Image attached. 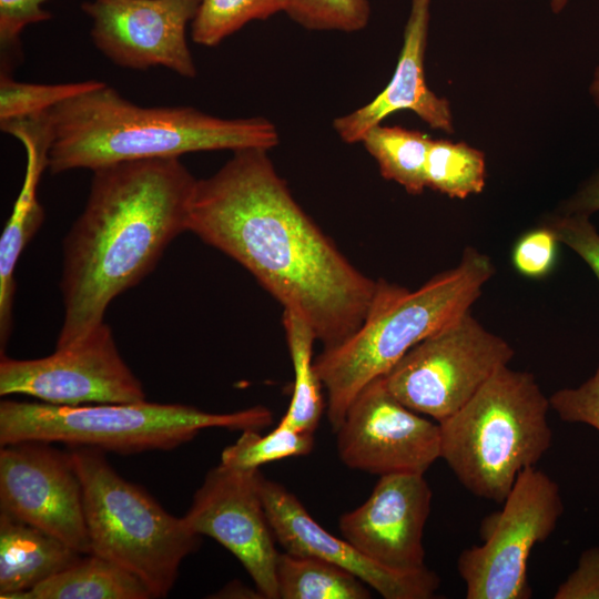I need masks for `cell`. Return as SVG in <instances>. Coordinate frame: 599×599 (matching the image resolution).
I'll use <instances>...</instances> for the list:
<instances>
[{
	"label": "cell",
	"instance_id": "7a4b0ae2",
	"mask_svg": "<svg viewBox=\"0 0 599 599\" xmlns=\"http://www.w3.org/2000/svg\"><path fill=\"white\" fill-rule=\"evenodd\" d=\"M92 172L84 210L63 243L64 315L55 347L103 323L109 304L187 231L197 182L180 158L120 162Z\"/></svg>",
	"mask_w": 599,
	"mask_h": 599
},
{
	"label": "cell",
	"instance_id": "83f0119b",
	"mask_svg": "<svg viewBox=\"0 0 599 599\" xmlns=\"http://www.w3.org/2000/svg\"><path fill=\"white\" fill-rule=\"evenodd\" d=\"M285 13L309 31L357 32L370 19L369 0H287Z\"/></svg>",
	"mask_w": 599,
	"mask_h": 599
},
{
	"label": "cell",
	"instance_id": "44dd1931",
	"mask_svg": "<svg viewBox=\"0 0 599 599\" xmlns=\"http://www.w3.org/2000/svg\"><path fill=\"white\" fill-rule=\"evenodd\" d=\"M278 599H367V585L352 572L323 559L280 552Z\"/></svg>",
	"mask_w": 599,
	"mask_h": 599
},
{
	"label": "cell",
	"instance_id": "cb8c5ba5",
	"mask_svg": "<svg viewBox=\"0 0 599 599\" xmlns=\"http://www.w3.org/2000/svg\"><path fill=\"white\" fill-rule=\"evenodd\" d=\"M425 179L426 187L449 197L478 194L486 183L485 155L464 142L432 140Z\"/></svg>",
	"mask_w": 599,
	"mask_h": 599
},
{
	"label": "cell",
	"instance_id": "4fadbf2b",
	"mask_svg": "<svg viewBox=\"0 0 599 599\" xmlns=\"http://www.w3.org/2000/svg\"><path fill=\"white\" fill-rule=\"evenodd\" d=\"M261 474L220 464L206 474L183 519L195 534L209 536L231 551L261 597L278 599L280 552L260 494Z\"/></svg>",
	"mask_w": 599,
	"mask_h": 599
},
{
	"label": "cell",
	"instance_id": "52a82bcc",
	"mask_svg": "<svg viewBox=\"0 0 599 599\" xmlns=\"http://www.w3.org/2000/svg\"><path fill=\"white\" fill-rule=\"evenodd\" d=\"M70 448L82 484L91 554L136 576L152 598L166 597L183 559L197 549L200 535L121 477L103 450Z\"/></svg>",
	"mask_w": 599,
	"mask_h": 599
},
{
	"label": "cell",
	"instance_id": "e575fe53",
	"mask_svg": "<svg viewBox=\"0 0 599 599\" xmlns=\"http://www.w3.org/2000/svg\"><path fill=\"white\" fill-rule=\"evenodd\" d=\"M589 91H590V95L592 97L595 104L599 109V65L596 68L593 72Z\"/></svg>",
	"mask_w": 599,
	"mask_h": 599
},
{
	"label": "cell",
	"instance_id": "603a6c76",
	"mask_svg": "<svg viewBox=\"0 0 599 599\" xmlns=\"http://www.w3.org/2000/svg\"><path fill=\"white\" fill-rule=\"evenodd\" d=\"M432 140L427 134L402 126L377 124L361 142L375 159L382 176L410 194L426 187L425 169Z\"/></svg>",
	"mask_w": 599,
	"mask_h": 599
},
{
	"label": "cell",
	"instance_id": "8992f818",
	"mask_svg": "<svg viewBox=\"0 0 599 599\" xmlns=\"http://www.w3.org/2000/svg\"><path fill=\"white\" fill-rule=\"evenodd\" d=\"M272 423L273 414L264 406L216 414L145 399L75 406L2 399L0 445L35 440L135 454L175 448L205 428L261 430Z\"/></svg>",
	"mask_w": 599,
	"mask_h": 599
},
{
	"label": "cell",
	"instance_id": "e0dca14e",
	"mask_svg": "<svg viewBox=\"0 0 599 599\" xmlns=\"http://www.w3.org/2000/svg\"><path fill=\"white\" fill-rule=\"evenodd\" d=\"M429 7L430 0H412L398 62L385 89L365 105L334 119L333 129L343 142H361L369 129L403 110L414 112L432 129L454 132L449 102L428 88L425 77Z\"/></svg>",
	"mask_w": 599,
	"mask_h": 599
},
{
	"label": "cell",
	"instance_id": "30bf717a",
	"mask_svg": "<svg viewBox=\"0 0 599 599\" xmlns=\"http://www.w3.org/2000/svg\"><path fill=\"white\" fill-rule=\"evenodd\" d=\"M21 394L53 405L132 403L145 399L104 322L45 357L0 359V395Z\"/></svg>",
	"mask_w": 599,
	"mask_h": 599
},
{
	"label": "cell",
	"instance_id": "7c38bea8",
	"mask_svg": "<svg viewBox=\"0 0 599 599\" xmlns=\"http://www.w3.org/2000/svg\"><path fill=\"white\" fill-rule=\"evenodd\" d=\"M0 508L91 554L82 484L70 450L35 440L1 446Z\"/></svg>",
	"mask_w": 599,
	"mask_h": 599
},
{
	"label": "cell",
	"instance_id": "484cf974",
	"mask_svg": "<svg viewBox=\"0 0 599 599\" xmlns=\"http://www.w3.org/2000/svg\"><path fill=\"white\" fill-rule=\"evenodd\" d=\"M314 446V433L278 424L271 433L243 430L238 439L224 448L221 464L236 469L254 470L260 466L287 457L303 456Z\"/></svg>",
	"mask_w": 599,
	"mask_h": 599
},
{
	"label": "cell",
	"instance_id": "d4e9b609",
	"mask_svg": "<svg viewBox=\"0 0 599 599\" xmlns=\"http://www.w3.org/2000/svg\"><path fill=\"white\" fill-rule=\"evenodd\" d=\"M287 0H201L191 22L193 42L214 47L254 20L285 12Z\"/></svg>",
	"mask_w": 599,
	"mask_h": 599
},
{
	"label": "cell",
	"instance_id": "d590c367",
	"mask_svg": "<svg viewBox=\"0 0 599 599\" xmlns=\"http://www.w3.org/2000/svg\"><path fill=\"white\" fill-rule=\"evenodd\" d=\"M570 0H549L550 8L554 13H560L569 3Z\"/></svg>",
	"mask_w": 599,
	"mask_h": 599
},
{
	"label": "cell",
	"instance_id": "3957f363",
	"mask_svg": "<svg viewBox=\"0 0 599 599\" xmlns=\"http://www.w3.org/2000/svg\"><path fill=\"white\" fill-rule=\"evenodd\" d=\"M49 115L52 174L200 151L272 150L276 125L263 116L225 119L192 106L145 108L102 87L61 102Z\"/></svg>",
	"mask_w": 599,
	"mask_h": 599
},
{
	"label": "cell",
	"instance_id": "9a60e30c",
	"mask_svg": "<svg viewBox=\"0 0 599 599\" xmlns=\"http://www.w3.org/2000/svg\"><path fill=\"white\" fill-rule=\"evenodd\" d=\"M432 489L422 474L379 476L369 497L341 516L343 537L373 561L397 571L425 568L424 528Z\"/></svg>",
	"mask_w": 599,
	"mask_h": 599
},
{
	"label": "cell",
	"instance_id": "8fae6325",
	"mask_svg": "<svg viewBox=\"0 0 599 599\" xmlns=\"http://www.w3.org/2000/svg\"><path fill=\"white\" fill-rule=\"evenodd\" d=\"M337 434L341 460L374 474H422L440 458V426L400 403L383 377L348 406Z\"/></svg>",
	"mask_w": 599,
	"mask_h": 599
},
{
	"label": "cell",
	"instance_id": "f1b7e54d",
	"mask_svg": "<svg viewBox=\"0 0 599 599\" xmlns=\"http://www.w3.org/2000/svg\"><path fill=\"white\" fill-rule=\"evenodd\" d=\"M560 242L547 225L525 232L514 244L511 263L522 276L539 280L556 266Z\"/></svg>",
	"mask_w": 599,
	"mask_h": 599
},
{
	"label": "cell",
	"instance_id": "9c48e42d",
	"mask_svg": "<svg viewBox=\"0 0 599 599\" xmlns=\"http://www.w3.org/2000/svg\"><path fill=\"white\" fill-rule=\"evenodd\" d=\"M501 504L481 522L483 542L458 557L467 599L530 598L529 556L535 545L554 532L564 512L559 485L536 467L518 475Z\"/></svg>",
	"mask_w": 599,
	"mask_h": 599
},
{
	"label": "cell",
	"instance_id": "5bb4252c",
	"mask_svg": "<svg viewBox=\"0 0 599 599\" xmlns=\"http://www.w3.org/2000/svg\"><path fill=\"white\" fill-rule=\"evenodd\" d=\"M201 0H91L82 3L91 19L97 49L114 64L146 70L166 68L194 78L196 67L186 41Z\"/></svg>",
	"mask_w": 599,
	"mask_h": 599
},
{
	"label": "cell",
	"instance_id": "d6a6232c",
	"mask_svg": "<svg viewBox=\"0 0 599 599\" xmlns=\"http://www.w3.org/2000/svg\"><path fill=\"white\" fill-rule=\"evenodd\" d=\"M555 599H599V547L583 550L576 569L561 582Z\"/></svg>",
	"mask_w": 599,
	"mask_h": 599
},
{
	"label": "cell",
	"instance_id": "4316f807",
	"mask_svg": "<svg viewBox=\"0 0 599 599\" xmlns=\"http://www.w3.org/2000/svg\"><path fill=\"white\" fill-rule=\"evenodd\" d=\"M104 84L102 81L38 84L14 80L8 72L0 75V122L47 112L61 102Z\"/></svg>",
	"mask_w": 599,
	"mask_h": 599
},
{
	"label": "cell",
	"instance_id": "7402d4cb",
	"mask_svg": "<svg viewBox=\"0 0 599 599\" xmlns=\"http://www.w3.org/2000/svg\"><path fill=\"white\" fill-rule=\"evenodd\" d=\"M283 325L294 369L293 394L288 408L278 424L314 433L325 403L322 384L314 369L312 328L298 315L283 311Z\"/></svg>",
	"mask_w": 599,
	"mask_h": 599
},
{
	"label": "cell",
	"instance_id": "836d02e7",
	"mask_svg": "<svg viewBox=\"0 0 599 599\" xmlns=\"http://www.w3.org/2000/svg\"><path fill=\"white\" fill-rule=\"evenodd\" d=\"M562 212L587 215L599 212V171L589 177L578 191L569 197L562 207Z\"/></svg>",
	"mask_w": 599,
	"mask_h": 599
},
{
	"label": "cell",
	"instance_id": "ffe728a7",
	"mask_svg": "<svg viewBox=\"0 0 599 599\" xmlns=\"http://www.w3.org/2000/svg\"><path fill=\"white\" fill-rule=\"evenodd\" d=\"M146 586L133 573L94 554L80 556L71 566L16 599H149Z\"/></svg>",
	"mask_w": 599,
	"mask_h": 599
},
{
	"label": "cell",
	"instance_id": "4dcf8cb0",
	"mask_svg": "<svg viewBox=\"0 0 599 599\" xmlns=\"http://www.w3.org/2000/svg\"><path fill=\"white\" fill-rule=\"evenodd\" d=\"M549 403L561 420L586 424L599 432V365L580 386L555 392Z\"/></svg>",
	"mask_w": 599,
	"mask_h": 599
},
{
	"label": "cell",
	"instance_id": "ac0fdd59",
	"mask_svg": "<svg viewBox=\"0 0 599 599\" xmlns=\"http://www.w3.org/2000/svg\"><path fill=\"white\" fill-rule=\"evenodd\" d=\"M0 129L19 140L27 154L23 184L0 238V353L3 354L13 324L14 268L44 217L37 189L49 165L53 129L47 112L2 122Z\"/></svg>",
	"mask_w": 599,
	"mask_h": 599
},
{
	"label": "cell",
	"instance_id": "ba28073f",
	"mask_svg": "<svg viewBox=\"0 0 599 599\" xmlns=\"http://www.w3.org/2000/svg\"><path fill=\"white\" fill-rule=\"evenodd\" d=\"M514 355L502 337L486 329L468 311L410 348L383 380L405 406L440 423Z\"/></svg>",
	"mask_w": 599,
	"mask_h": 599
},
{
	"label": "cell",
	"instance_id": "6da1fadb",
	"mask_svg": "<svg viewBox=\"0 0 599 599\" xmlns=\"http://www.w3.org/2000/svg\"><path fill=\"white\" fill-rule=\"evenodd\" d=\"M267 150L242 149L197 180L187 231L222 251L303 318L323 349L352 336L377 281L355 267L294 199Z\"/></svg>",
	"mask_w": 599,
	"mask_h": 599
},
{
	"label": "cell",
	"instance_id": "d6986e66",
	"mask_svg": "<svg viewBox=\"0 0 599 599\" xmlns=\"http://www.w3.org/2000/svg\"><path fill=\"white\" fill-rule=\"evenodd\" d=\"M82 554L55 536L0 514V598L16 599L71 566Z\"/></svg>",
	"mask_w": 599,
	"mask_h": 599
},
{
	"label": "cell",
	"instance_id": "f546056e",
	"mask_svg": "<svg viewBox=\"0 0 599 599\" xmlns=\"http://www.w3.org/2000/svg\"><path fill=\"white\" fill-rule=\"evenodd\" d=\"M589 216L561 212L545 224L554 231L560 244L567 245L586 262L599 282V233Z\"/></svg>",
	"mask_w": 599,
	"mask_h": 599
},
{
	"label": "cell",
	"instance_id": "1f68e13d",
	"mask_svg": "<svg viewBox=\"0 0 599 599\" xmlns=\"http://www.w3.org/2000/svg\"><path fill=\"white\" fill-rule=\"evenodd\" d=\"M48 0H0V47L1 54L16 50L23 29L33 23L51 19V13L42 8Z\"/></svg>",
	"mask_w": 599,
	"mask_h": 599
},
{
	"label": "cell",
	"instance_id": "5b68a950",
	"mask_svg": "<svg viewBox=\"0 0 599 599\" xmlns=\"http://www.w3.org/2000/svg\"><path fill=\"white\" fill-rule=\"evenodd\" d=\"M549 398L535 376L500 367L440 426V458L476 497L502 502L552 443Z\"/></svg>",
	"mask_w": 599,
	"mask_h": 599
},
{
	"label": "cell",
	"instance_id": "277c9868",
	"mask_svg": "<svg viewBox=\"0 0 599 599\" xmlns=\"http://www.w3.org/2000/svg\"><path fill=\"white\" fill-rule=\"evenodd\" d=\"M494 273L490 257L467 246L457 266L415 291L377 281L369 309L356 332L314 359L334 432L367 384L386 375L420 341L470 311Z\"/></svg>",
	"mask_w": 599,
	"mask_h": 599
},
{
	"label": "cell",
	"instance_id": "2e32d148",
	"mask_svg": "<svg viewBox=\"0 0 599 599\" xmlns=\"http://www.w3.org/2000/svg\"><path fill=\"white\" fill-rule=\"evenodd\" d=\"M260 494L270 526L284 551L334 564L364 581L385 599H429L439 577L427 567L397 571L384 567L315 521L300 499L281 484L260 477Z\"/></svg>",
	"mask_w": 599,
	"mask_h": 599
}]
</instances>
